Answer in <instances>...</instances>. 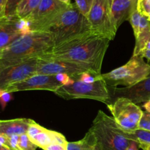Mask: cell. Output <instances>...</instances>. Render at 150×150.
Here are the masks:
<instances>
[{
    "label": "cell",
    "instance_id": "36",
    "mask_svg": "<svg viewBox=\"0 0 150 150\" xmlns=\"http://www.w3.org/2000/svg\"><path fill=\"white\" fill-rule=\"evenodd\" d=\"M126 150H139V144L136 142H134V141H131L130 145H129Z\"/></svg>",
    "mask_w": 150,
    "mask_h": 150
},
{
    "label": "cell",
    "instance_id": "31",
    "mask_svg": "<svg viewBox=\"0 0 150 150\" xmlns=\"http://www.w3.org/2000/svg\"><path fill=\"white\" fill-rule=\"evenodd\" d=\"M139 129L150 131V117L146 111L144 112L143 117H142L140 123H139Z\"/></svg>",
    "mask_w": 150,
    "mask_h": 150
},
{
    "label": "cell",
    "instance_id": "4",
    "mask_svg": "<svg viewBox=\"0 0 150 150\" xmlns=\"http://www.w3.org/2000/svg\"><path fill=\"white\" fill-rule=\"evenodd\" d=\"M89 130L96 139L97 150H126L131 142L114 119L103 111H98Z\"/></svg>",
    "mask_w": 150,
    "mask_h": 150
},
{
    "label": "cell",
    "instance_id": "18",
    "mask_svg": "<svg viewBox=\"0 0 150 150\" xmlns=\"http://www.w3.org/2000/svg\"><path fill=\"white\" fill-rule=\"evenodd\" d=\"M67 150H97V141L95 135L89 130L82 139L77 142H68Z\"/></svg>",
    "mask_w": 150,
    "mask_h": 150
},
{
    "label": "cell",
    "instance_id": "23",
    "mask_svg": "<svg viewBox=\"0 0 150 150\" xmlns=\"http://www.w3.org/2000/svg\"><path fill=\"white\" fill-rule=\"evenodd\" d=\"M102 79L101 74H98V73H91V72H84L79 75L76 78V81L83 82L86 83H92L96 82L97 81H99Z\"/></svg>",
    "mask_w": 150,
    "mask_h": 150
},
{
    "label": "cell",
    "instance_id": "41",
    "mask_svg": "<svg viewBox=\"0 0 150 150\" xmlns=\"http://www.w3.org/2000/svg\"><path fill=\"white\" fill-rule=\"evenodd\" d=\"M146 17H147L148 20H149V21H150V13H149V15H148V16H146Z\"/></svg>",
    "mask_w": 150,
    "mask_h": 150
},
{
    "label": "cell",
    "instance_id": "30",
    "mask_svg": "<svg viewBox=\"0 0 150 150\" xmlns=\"http://www.w3.org/2000/svg\"><path fill=\"white\" fill-rule=\"evenodd\" d=\"M57 80L61 83L62 86H69L74 83L75 81L70 77L69 75L65 74V73H59V74L55 75Z\"/></svg>",
    "mask_w": 150,
    "mask_h": 150
},
{
    "label": "cell",
    "instance_id": "12",
    "mask_svg": "<svg viewBox=\"0 0 150 150\" xmlns=\"http://www.w3.org/2000/svg\"><path fill=\"white\" fill-rule=\"evenodd\" d=\"M84 72L97 73L88 67L77 63L62 60H42L40 59L36 73L54 76L59 73H65L72 77L73 80L76 81V78Z\"/></svg>",
    "mask_w": 150,
    "mask_h": 150
},
{
    "label": "cell",
    "instance_id": "35",
    "mask_svg": "<svg viewBox=\"0 0 150 150\" xmlns=\"http://www.w3.org/2000/svg\"><path fill=\"white\" fill-rule=\"evenodd\" d=\"M7 1V0H0V20L4 18V12H5Z\"/></svg>",
    "mask_w": 150,
    "mask_h": 150
},
{
    "label": "cell",
    "instance_id": "33",
    "mask_svg": "<svg viewBox=\"0 0 150 150\" xmlns=\"http://www.w3.org/2000/svg\"><path fill=\"white\" fill-rule=\"evenodd\" d=\"M19 137H20V136H17V135L7 136V146L10 149L20 150L18 147Z\"/></svg>",
    "mask_w": 150,
    "mask_h": 150
},
{
    "label": "cell",
    "instance_id": "3",
    "mask_svg": "<svg viewBox=\"0 0 150 150\" xmlns=\"http://www.w3.org/2000/svg\"><path fill=\"white\" fill-rule=\"evenodd\" d=\"M92 32L87 17L79 11L75 3L67 6L48 31L54 36V47Z\"/></svg>",
    "mask_w": 150,
    "mask_h": 150
},
{
    "label": "cell",
    "instance_id": "34",
    "mask_svg": "<svg viewBox=\"0 0 150 150\" xmlns=\"http://www.w3.org/2000/svg\"><path fill=\"white\" fill-rule=\"evenodd\" d=\"M43 150H67V146L54 143L45 147Z\"/></svg>",
    "mask_w": 150,
    "mask_h": 150
},
{
    "label": "cell",
    "instance_id": "38",
    "mask_svg": "<svg viewBox=\"0 0 150 150\" xmlns=\"http://www.w3.org/2000/svg\"><path fill=\"white\" fill-rule=\"evenodd\" d=\"M139 148L142 150H150V144H139Z\"/></svg>",
    "mask_w": 150,
    "mask_h": 150
},
{
    "label": "cell",
    "instance_id": "16",
    "mask_svg": "<svg viewBox=\"0 0 150 150\" xmlns=\"http://www.w3.org/2000/svg\"><path fill=\"white\" fill-rule=\"evenodd\" d=\"M32 122V120L26 118L0 120V134L6 136L25 134Z\"/></svg>",
    "mask_w": 150,
    "mask_h": 150
},
{
    "label": "cell",
    "instance_id": "14",
    "mask_svg": "<svg viewBox=\"0 0 150 150\" xmlns=\"http://www.w3.org/2000/svg\"><path fill=\"white\" fill-rule=\"evenodd\" d=\"M138 0H114L111 7L113 23L116 29L126 21H129L132 12L137 7Z\"/></svg>",
    "mask_w": 150,
    "mask_h": 150
},
{
    "label": "cell",
    "instance_id": "13",
    "mask_svg": "<svg viewBox=\"0 0 150 150\" xmlns=\"http://www.w3.org/2000/svg\"><path fill=\"white\" fill-rule=\"evenodd\" d=\"M109 102L117 98H126L137 105L145 103L150 99V75L144 80L133 86L109 87Z\"/></svg>",
    "mask_w": 150,
    "mask_h": 150
},
{
    "label": "cell",
    "instance_id": "27",
    "mask_svg": "<svg viewBox=\"0 0 150 150\" xmlns=\"http://www.w3.org/2000/svg\"><path fill=\"white\" fill-rule=\"evenodd\" d=\"M44 129H45V127L40 125L39 124L35 122L33 120V122L29 125V127H28L27 132H26V135L29 136V138L32 142V141L34 140V139L36 137V136H38V135L39 134L40 132H42Z\"/></svg>",
    "mask_w": 150,
    "mask_h": 150
},
{
    "label": "cell",
    "instance_id": "26",
    "mask_svg": "<svg viewBox=\"0 0 150 150\" xmlns=\"http://www.w3.org/2000/svg\"><path fill=\"white\" fill-rule=\"evenodd\" d=\"M93 2L94 0H75L76 7H78L79 11L86 17H87Z\"/></svg>",
    "mask_w": 150,
    "mask_h": 150
},
{
    "label": "cell",
    "instance_id": "22",
    "mask_svg": "<svg viewBox=\"0 0 150 150\" xmlns=\"http://www.w3.org/2000/svg\"><path fill=\"white\" fill-rule=\"evenodd\" d=\"M143 15L138 10V8L136 7L133 12H132L131 15L129 18V21H130V24H131L132 28H133V33H134L135 38L138 36V35L140 32V25H141V21H142V18Z\"/></svg>",
    "mask_w": 150,
    "mask_h": 150
},
{
    "label": "cell",
    "instance_id": "5",
    "mask_svg": "<svg viewBox=\"0 0 150 150\" xmlns=\"http://www.w3.org/2000/svg\"><path fill=\"white\" fill-rule=\"evenodd\" d=\"M149 75L150 64L142 57L133 55L125 64L101 74V77L108 87H130L144 80Z\"/></svg>",
    "mask_w": 150,
    "mask_h": 150
},
{
    "label": "cell",
    "instance_id": "7",
    "mask_svg": "<svg viewBox=\"0 0 150 150\" xmlns=\"http://www.w3.org/2000/svg\"><path fill=\"white\" fill-rule=\"evenodd\" d=\"M106 105L115 123L121 130L129 133L139 129L144 111L137 104L126 98H117Z\"/></svg>",
    "mask_w": 150,
    "mask_h": 150
},
{
    "label": "cell",
    "instance_id": "15",
    "mask_svg": "<svg viewBox=\"0 0 150 150\" xmlns=\"http://www.w3.org/2000/svg\"><path fill=\"white\" fill-rule=\"evenodd\" d=\"M17 21V17L13 18L4 17L0 20V50L7 48L22 36L18 29Z\"/></svg>",
    "mask_w": 150,
    "mask_h": 150
},
{
    "label": "cell",
    "instance_id": "37",
    "mask_svg": "<svg viewBox=\"0 0 150 150\" xmlns=\"http://www.w3.org/2000/svg\"><path fill=\"white\" fill-rule=\"evenodd\" d=\"M143 108H144V110L146 111V112L150 114V99L149 100L146 101V102L144 103Z\"/></svg>",
    "mask_w": 150,
    "mask_h": 150
},
{
    "label": "cell",
    "instance_id": "6",
    "mask_svg": "<svg viewBox=\"0 0 150 150\" xmlns=\"http://www.w3.org/2000/svg\"><path fill=\"white\" fill-rule=\"evenodd\" d=\"M55 94L65 100L89 99L100 101L105 105L110 100L109 87L103 79L92 83L75 81L73 84L62 86Z\"/></svg>",
    "mask_w": 150,
    "mask_h": 150
},
{
    "label": "cell",
    "instance_id": "19",
    "mask_svg": "<svg viewBox=\"0 0 150 150\" xmlns=\"http://www.w3.org/2000/svg\"><path fill=\"white\" fill-rule=\"evenodd\" d=\"M42 0H22L16 9V16L25 19L39 6Z\"/></svg>",
    "mask_w": 150,
    "mask_h": 150
},
{
    "label": "cell",
    "instance_id": "43",
    "mask_svg": "<svg viewBox=\"0 0 150 150\" xmlns=\"http://www.w3.org/2000/svg\"><path fill=\"white\" fill-rule=\"evenodd\" d=\"M146 113H147V112H146ZM148 114H149V116L150 117V114H149V113H148Z\"/></svg>",
    "mask_w": 150,
    "mask_h": 150
},
{
    "label": "cell",
    "instance_id": "32",
    "mask_svg": "<svg viewBox=\"0 0 150 150\" xmlns=\"http://www.w3.org/2000/svg\"><path fill=\"white\" fill-rule=\"evenodd\" d=\"M52 136L53 142H54V144H59L67 146L68 142L67 141L66 138L64 137V136H63L62 133L52 130Z\"/></svg>",
    "mask_w": 150,
    "mask_h": 150
},
{
    "label": "cell",
    "instance_id": "42",
    "mask_svg": "<svg viewBox=\"0 0 150 150\" xmlns=\"http://www.w3.org/2000/svg\"><path fill=\"white\" fill-rule=\"evenodd\" d=\"M2 51H3V50H0V58H1V54H2Z\"/></svg>",
    "mask_w": 150,
    "mask_h": 150
},
{
    "label": "cell",
    "instance_id": "11",
    "mask_svg": "<svg viewBox=\"0 0 150 150\" xmlns=\"http://www.w3.org/2000/svg\"><path fill=\"white\" fill-rule=\"evenodd\" d=\"M62 85L57 80L54 75L35 74L23 81L9 86L4 90L13 93L21 91L47 90L55 93Z\"/></svg>",
    "mask_w": 150,
    "mask_h": 150
},
{
    "label": "cell",
    "instance_id": "28",
    "mask_svg": "<svg viewBox=\"0 0 150 150\" xmlns=\"http://www.w3.org/2000/svg\"><path fill=\"white\" fill-rule=\"evenodd\" d=\"M137 8L142 15L148 16L150 13V0H138Z\"/></svg>",
    "mask_w": 150,
    "mask_h": 150
},
{
    "label": "cell",
    "instance_id": "17",
    "mask_svg": "<svg viewBox=\"0 0 150 150\" xmlns=\"http://www.w3.org/2000/svg\"><path fill=\"white\" fill-rule=\"evenodd\" d=\"M133 56H139L150 61V27L136 37Z\"/></svg>",
    "mask_w": 150,
    "mask_h": 150
},
{
    "label": "cell",
    "instance_id": "20",
    "mask_svg": "<svg viewBox=\"0 0 150 150\" xmlns=\"http://www.w3.org/2000/svg\"><path fill=\"white\" fill-rule=\"evenodd\" d=\"M124 134L127 139L136 142L138 144H150V131L138 129L129 133L124 132Z\"/></svg>",
    "mask_w": 150,
    "mask_h": 150
},
{
    "label": "cell",
    "instance_id": "9",
    "mask_svg": "<svg viewBox=\"0 0 150 150\" xmlns=\"http://www.w3.org/2000/svg\"><path fill=\"white\" fill-rule=\"evenodd\" d=\"M87 19L92 32L111 40L114 39L117 30L113 23L108 0H94Z\"/></svg>",
    "mask_w": 150,
    "mask_h": 150
},
{
    "label": "cell",
    "instance_id": "39",
    "mask_svg": "<svg viewBox=\"0 0 150 150\" xmlns=\"http://www.w3.org/2000/svg\"><path fill=\"white\" fill-rule=\"evenodd\" d=\"M58 1L62 3H64V4H67V5H69V4H71V0H57Z\"/></svg>",
    "mask_w": 150,
    "mask_h": 150
},
{
    "label": "cell",
    "instance_id": "40",
    "mask_svg": "<svg viewBox=\"0 0 150 150\" xmlns=\"http://www.w3.org/2000/svg\"><path fill=\"white\" fill-rule=\"evenodd\" d=\"M113 1H114V0H108V1H109V4H110V5H111V4H112V3H113Z\"/></svg>",
    "mask_w": 150,
    "mask_h": 150
},
{
    "label": "cell",
    "instance_id": "21",
    "mask_svg": "<svg viewBox=\"0 0 150 150\" xmlns=\"http://www.w3.org/2000/svg\"><path fill=\"white\" fill-rule=\"evenodd\" d=\"M34 144L38 146V147L44 149L50 144L54 143L53 142L52 130L45 128L42 132L39 133L32 141Z\"/></svg>",
    "mask_w": 150,
    "mask_h": 150
},
{
    "label": "cell",
    "instance_id": "1",
    "mask_svg": "<svg viewBox=\"0 0 150 150\" xmlns=\"http://www.w3.org/2000/svg\"><path fill=\"white\" fill-rule=\"evenodd\" d=\"M111 40L92 32L54 47L40 56L42 60H62L88 67L101 74L103 61Z\"/></svg>",
    "mask_w": 150,
    "mask_h": 150
},
{
    "label": "cell",
    "instance_id": "24",
    "mask_svg": "<svg viewBox=\"0 0 150 150\" xmlns=\"http://www.w3.org/2000/svg\"><path fill=\"white\" fill-rule=\"evenodd\" d=\"M18 147L20 150H36L38 146L34 144L26 133H25L21 135L19 137Z\"/></svg>",
    "mask_w": 150,
    "mask_h": 150
},
{
    "label": "cell",
    "instance_id": "2",
    "mask_svg": "<svg viewBox=\"0 0 150 150\" xmlns=\"http://www.w3.org/2000/svg\"><path fill=\"white\" fill-rule=\"evenodd\" d=\"M55 45L50 32H32L21 36L3 49L0 58V70L29 59L39 57Z\"/></svg>",
    "mask_w": 150,
    "mask_h": 150
},
{
    "label": "cell",
    "instance_id": "8",
    "mask_svg": "<svg viewBox=\"0 0 150 150\" xmlns=\"http://www.w3.org/2000/svg\"><path fill=\"white\" fill-rule=\"evenodd\" d=\"M67 6L57 0H42L39 6L25 19L29 22L32 32H48Z\"/></svg>",
    "mask_w": 150,
    "mask_h": 150
},
{
    "label": "cell",
    "instance_id": "10",
    "mask_svg": "<svg viewBox=\"0 0 150 150\" xmlns=\"http://www.w3.org/2000/svg\"><path fill=\"white\" fill-rule=\"evenodd\" d=\"M39 62V57H35L0 70V89H6L36 74Z\"/></svg>",
    "mask_w": 150,
    "mask_h": 150
},
{
    "label": "cell",
    "instance_id": "29",
    "mask_svg": "<svg viewBox=\"0 0 150 150\" xmlns=\"http://www.w3.org/2000/svg\"><path fill=\"white\" fill-rule=\"evenodd\" d=\"M13 99L12 93L4 90V89H0V105L1 108L4 109L7 104Z\"/></svg>",
    "mask_w": 150,
    "mask_h": 150
},
{
    "label": "cell",
    "instance_id": "25",
    "mask_svg": "<svg viewBox=\"0 0 150 150\" xmlns=\"http://www.w3.org/2000/svg\"><path fill=\"white\" fill-rule=\"evenodd\" d=\"M21 1L22 0H7L5 12H4V17L7 18H13L16 17V9Z\"/></svg>",
    "mask_w": 150,
    "mask_h": 150
}]
</instances>
